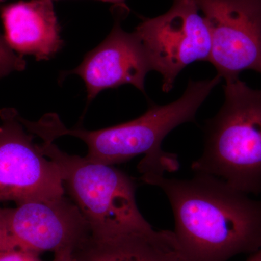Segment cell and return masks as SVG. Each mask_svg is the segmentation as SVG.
Instances as JSON below:
<instances>
[{
    "mask_svg": "<svg viewBox=\"0 0 261 261\" xmlns=\"http://www.w3.org/2000/svg\"><path fill=\"white\" fill-rule=\"evenodd\" d=\"M221 80L217 75L211 80H190L177 100L164 106L152 104L139 118L102 129H70L53 113L37 122L27 121V128L43 140L53 142L63 136L80 139L88 147L87 159L110 166L144 154L138 166L142 176L164 175L178 171L179 161L176 154L163 150V141L176 127L195 121L199 108Z\"/></svg>",
    "mask_w": 261,
    "mask_h": 261,
    "instance_id": "obj_2",
    "label": "cell"
},
{
    "mask_svg": "<svg viewBox=\"0 0 261 261\" xmlns=\"http://www.w3.org/2000/svg\"><path fill=\"white\" fill-rule=\"evenodd\" d=\"M0 261H42L34 252L15 248L0 251Z\"/></svg>",
    "mask_w": 261,
    "mask_h": 261,
    "instance_id": "obj_13",
    "label": "cell"
},
{
    "mask_svg": "<svg viewBox=\"0 0 261 261\" xmlns=\"http://www.w3.org/2000/svg\"><path fill=\"white\" fill-rule=\"evenodd\" d=\"M82 261H186L173 231H154L89 238L74 252Z\"/></svg>",
    "mask_w": 261,
    "mask_h": 261,
    "instance_id": "obj_11",
    "label": "cell"
},
{
    "mask_svg": "<svg viewBox=\"0 0 261 261\" xmlns=\"http://www.w3.org/2000/svg\"><path fill=\"white\" fill-rule=\"evenodd\" d=\"M225 100L204 126L202 155L195 173L224 180L247 195L261 193V89L240 79L226 80Z\"/></svg>",
    "mask_w": 261,
    "mask_h": 261,
    "instance_id": "obj_3",
    "label": "cell"
},
{
    "mask_svg": "<svg viewBox=\"0 0 261 261\" xmlns=\"http://www.w3.org/2000/svg\"><path fill=\"white\" fill-rule=\"evenodd\" d=\"M0 15L5 40L19 56L49 60L63 47L61 27L51 0L15 2L3 7Z\"/></svg>",
    "mask_w": 261,
    "mask_h": 261,
    "instance_id": "obj_10",
    "label": "cell"
},
{
    "mask_svg": "<svg viewBox=\"0 0 261 261\" xmlns=\"http://www.w3.org/2000/svg\"><path fill=\"white\" fill-rule=\"evenodd\" d=\"M17 248L0 219V251Z\"/></svg>",
    "mask_w": 261,
    "mask_h": 261,
    "instance_id": "obj_14",
    "label": "cell"
},
{
    "mask_svg": "<svg viewBox=\"0 0 261 261\" xmlns=\"http://www.w3.org/2000/svg\"><path fill=\"white\" fill-rule=\"evenodd\" d=\"M159 187L172 208L176 243L186 261H228L261 249V200L224 180L195 173L190 179L142 176Z\"/></svg>",
    "mask_w": 261,
    "mask_h": 261,
    "instance_id": "obj_1",
    "label": "cell"
},
{
    "mask_svg": "<svg viewBox=\"0 0 261 261\" xmlns=\"http://www.w3.org/2000/svg\"><path fill=\"white\" fill-rule=\"evenodd\" d=\"M54 1V0H51ZM97 1L104 2V3H112L115 5H119V6H124L125 2L126 0H97Z\"/></svg>",
    "mask_w": 261,
    "mask_h": 261,
    "instance_id": "obj_17",
    "label": "cell"
},
{
    "mask_svg": "<svg viewBox=\"0 0 261 261\" xmlns=\"http://www.w3.org/2000/svg\"><path fill=\"white\" fill-rule=\"evenodd\" d=\"M0 202L17 204L65 195L61 171L25 132L14 109L0 111Z\"/></svg>",
    "mask_w": 261,
    "mask_h": 261,
    "instance_id": "obj_6",
    "label": "cell"
},
{
    "mask_svg": "<svg viewBox=\"0 0 261 261\" xmlns=\"http://www.w3.org/2000/svg\"><path fill=\"white\" fill-rule=\"evenodd\" d=\"M121 17L102 43L86 55L78 67L66 74L78 75L85 83L87 99L93 100L103 90L132 84L145 93V79L152 71L148 53L135 32H125Z\"/></svg>",
    "mask_w": 261,
    "mask_h": 261,
    "instance_id": "obj_9",
    "label": "cell"
},
{
    "mask_svg": "<svg viewBox=\"0 0 261 261\" xmlns=\"http://www.w3.org/2000/svg\"><path fill=\"white\" fill-rule=\"evenodd\" d=\"M39 146L59 168L65 190L87 221L91 238L154 231L137 207L135 183L126 173L63 152L53 141L43 140Z\"/></svg>",
    "mask_w": 261,
    "mask_h": 261,
    "instance_id": "obj_4",
    "label": "cell"
},
{
    "mask_svg": "<svg viewBox=\"0 0 261 261\" xmlns=\"http://www.w3.org/2000/svg\"><path fill=\"white\" fill-rule=\"evenodd\" d=\"M210 31L211 62L225 80L261 74V0H195Z\"/></svg>",
    "mask_w": 261,
    "mask_h": 261,
    "instance_id": "obj_7",
    "label": "cell"
},
{
    "mask_svg": "<svg viewBox=\"0 0 261 261\" xmlns=\"http://www.w3.org/2000/svg\"><path fill=\"white\" fill-rule=\"evenodd\" d=\"M5 0H0V3H3V2H4Z\"/></svg>",
    "mask_w": 261,
    "mask_h": 261,
    "instance_id": "obj_18",
    "label": "cell"
},
{
    "mask_svg": "<svg viewBox=\"0 0 261 261\" xmlns=\"http://www.w3.org/2000/svg\"><path fill=\"white\" fill-rule=\"evenodd\" d=\"M25 65L27 62L23 57L15 53L8 45L4 35L0 34V78L23 70Z\"/></svg>",
    "mask_w": 261,
    "mask_h": 261,
    "instance_id": "obj_12",
    "label": "cell"
},
{
    "mask_svg": "<svg viewBox=\"0 0 261 261\" xmlns=\"http://www.w3.org/2000/svg\"><path fill=\"white\" fill-rule=\"evenodd\" d=\"M195 0H173L164 14L145 18L135 32L148 53L152 70L162 75V89L169 92L187 65L209 61L210 31Z\"/></svg>",
    "mask_w": 261,
    "mask_h": 261,
    "instance_id": "obj_5",
    "label": "cell"
},
{
    "mask_svg": "<svg viewBox=\"0 0 261 261\" xmlns=\"http://www.w3.org/2000/svg\"><path fill=\"white\" fill-rule=\"evenodd\" d=\"M0 219L17 248L37 255L44 252L74 253L91 236L80 209L65 195L0 209Z\"/></svg>",
    "mask_w": 261,
    "mask_h": 261,
    "instance_id": "obj_8",
    "label": "cell"
},
{
    "mask_svg": "<svg viewBox=\"0 0 261 261\" xmlns=\"http://www.w3.org/2000/svg\"><path fill=\"white\" fill-rule=\"evenodd\" d=\"M246 261H261V249L251 254L250 257Z\"/></svg>",
    "mask_w": 261,
    "mask_h": 261,
    "instance_id": "obj_16",
    "label": "cell"
},
{
    "mask_svg": "<svg viewBox=\"0 0 261 261\" xmlns=\"http://www.w3.org/2000/svg\"><path fill=\"white\" fill-rule=\"evenodd\" d=\"M51 261H82L78 258L73 252H65L56 254L54 259Z\"/></svg>",
    "mask_w": 261,
    "mask_h": 261,
    "instance_id": "obj_15",
    "label": "cell"
}]
</instances>
